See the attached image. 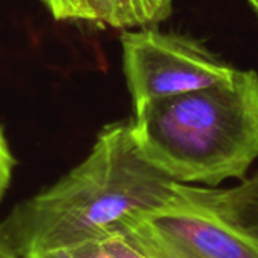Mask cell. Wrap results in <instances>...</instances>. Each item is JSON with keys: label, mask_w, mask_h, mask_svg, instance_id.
<instances>
[{"label": "cell", "mask_w": 258, "mask_h": 258, "mask_svg": "<svg viewBox=\"0 0 258 258\" xmlns=\"http://www.w3.org/2000/svg\"><path fill=\"white\" fill-rule=\"evenodd\" d=\"M178 186L144 157L132 119L112 122L82 163L12 209L0 222V242L18 258L71 249L132 216L178 204Z\"/></svg>", "instance_id": "cell-1"}, {"label": "cell", "mask_w": 258, "mask_h": 258, "mask_svg": "<svg viewBox=\"0 0 258 258\" xmlns=\"http://www.w3.org/2000/svg\"><path fill=\"white\" fill-rule=\"evenodd\" d=\"M14 157L8 147V142L5 139V135L0 128V200L3 198L11 178H12V169H14Z\"/></svg>", "instance_id": "cell-8"}, {"label": "cell", "mask_w": 258, "mask_h": 258, "mask_svg": "<svg viewBox=\"0 0 258 258\" xmlns=\"http://www.w3.org/2000/svg\"><path fill=\"white\" fill-rule=\"evenodd\" d=\"M121 48L133 109L156 98L230 82L239 73L201 41L153 26L125 30Z\"/></svg>", "instance_id": "cell-3"}, {"label": "cell", "mask_w": 258, "mask_h": 258, "mask_svg": "<svg viewBox=\"0 0 258 258\" xmlns=\"http://www.w3.org/2000/svg\"><path fill=\"white\" fill-rule=\"evenodd\" d=\"M56 20L98 23L97 0H41Z\"/></svg>", "instance_id": "cell-7"}, {"label": "cell", "mask_w": 258, "mask_h": 258, "mask_svg": "<svg viewBox=\"0 0 258 258\" xmlns=\"http://www.w3.org/2000/svg\"><path fill=\"white\" fill-rule=\"evenodd\" d=\"M246 2H248V5L252 8V11L258 15V0H246Z\"/></svg>", "instance_id": "cell-10"}, {"label": "cell", "mask_w": 258, "mask_h": 258, "mask_svg": "<svg viewBox=\"0 0 258 258\" xmlns=\"http://www.w3.org/2000/svg\"><path fill=\"white\" fill-rule=\"evenodd\" d=\"M132 130L144 157L178 183L242 180L258 157V73L147 101Z\"/></svg>", "instance_id": "cell-2"}, {"label": "cell", "mask_w": 258, "mask_h": 258, "mask_svg": "<svg viewBox=\"0 0 258 258\" xmlns=\"http://www.w3.org/2000/svg\"><path fill=\"white\" fill-rule=\"evenodd\" d=\"M35 258H153L132 231L124 225H118L104 236L79 245L71 249L56 251Z\"/></svg>", "instance_id": "cell-6"}, {"label": "cell", "mask_w": 258, "mask_h": 258, "mask_svg": "<svg viewBox=\"0 0 258 258\" xmlns=\"http://www.w3.org/2000/svg\"><path fill=\"white\" fill-rule=\"evenodd\" d=\"M98 23L115 29L148 27L172 14V0H97Z\"/></svg>", "instance_id": "cell-5"}, {"label": "cell", "mask_w": 258, "mask_h": 258, "mask_svg": "<svg viewBox=\"0 0 258 258\" xmlns=\"http://www.w3.org/2000/svg\"><path fill=\"white\" fill-rule=\"evenodd\" d=\"M0 258H18V257H15L2 242H0Z\"/></svg>", "instance_id": "cell-9"}, {"label": "cell", "mask_w": 258, "mask_h": 258, "mask_svg": "<svg viewBox=\"0 0 258 258\" xmlns=\"http://www.w3.org/2000/svg\"><path fill=\"white\" fill-rule=\"evenodd\" d=\"M138 221L172 258H258V240L183 197L175 206L139 215Z\"/></svg>", "instance_id": "cell-4"}]
</instances>
